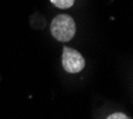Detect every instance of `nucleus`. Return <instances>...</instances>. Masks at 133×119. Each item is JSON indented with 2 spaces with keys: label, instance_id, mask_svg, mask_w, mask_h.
<instances>
[{
  "label": "nucleus",
  "instance_id": "20e7f679",
  "mask_svg": "<svg viewBox=\"0 0 133 119\" xmlns=\"http://www.w3.org/2000/svg\"><path fill=\"white\" fill-rule=\"evenodd\" d=\"M108 119H128L130 117H127L125 113H121V112H116V113H112L107 117Z\"/></svg>",
  "mask_w": 133,
  "mask_h": 119
},
{
  "label": "nucleus",
  "instance_id": "f257e3e1",
  "mask_svg": "<svg viewBox=\"0 0 133 119\" xmlns=\"http://www.w3.org/2000/svg\"><path fill=\"white\" fill-rule=\"evenodd\" d=\"M50 31L55 39L59 42H68L75 36L76 25L70 16L59 14L52 19L50 25Z\"/></svg>",
  "mask_w": 133,
  "mask_h": 119
},
{
  "label": "nucleus",
  "instance_id": "f03ea898",
  "mask_svg": "<svg viewBox=\"0 0 133 119\" xmlns=\"http://www.w3.org/2000/svg\"><path fill=\"white\" fill-rule=\"evenodd\" d=\"M62 64L66 73L76 74L84 68L86 62H84L83 56L77 50L65 47L63 48V54H62Z\"/></svg>",
  "mask_w": 133,
  "mask_h": 119
},
{
  "label": "nucleus",
  "instance_id": "7ed1b4c3",
  "mask_svg": "<svg viewBox=\"0 0 133 119\" xmlns=\"http://www.w3.org/2000/svg\"><path fill=\"white\" fill-rule=\"evenodd\" d=\"M58 8H69L74 5L75 0H50Z\"/></svg>",
  "mask_w": 133,
  "mask_h": 119
}]
</instances>
